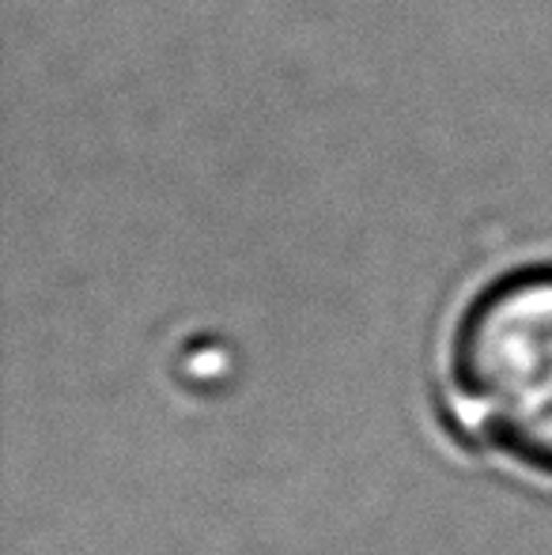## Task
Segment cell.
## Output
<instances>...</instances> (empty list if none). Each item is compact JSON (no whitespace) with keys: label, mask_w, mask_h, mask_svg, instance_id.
<instances>
[{"label":"cell","mask_w":552,"mask_h":555,"mask_svg":"<svg viewBox=\"0 0 552 555\" xmlns=\"http://www.w3.org/2000/svg\"><path fill=\"white\" fill-rule=\"evenodd\" d=\"M447 401L465 435L552 480V269L511 272L465 307Z\"/></svg>","instance_id":"1"}]
</instances>
